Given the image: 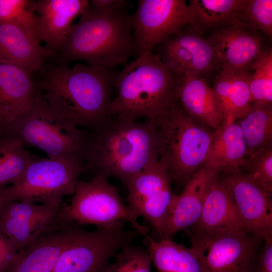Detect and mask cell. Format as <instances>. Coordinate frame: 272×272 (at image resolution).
<instances>
[{
    "instance_id": "obj_33",
    "label": "cell",
    "mask_w": 272,
    "mask_h": 272,
    "mask_svg": "<svg viewBox=\"0 0 272 272\" xmlns=\"http://www.w3.org/2000/svg\"><path fill=\"white\" fill-rule=\"evenodd\" d=\"M114 256V261L109 262L101 272H151L152 260L147 249L129 244Z\"/></svg>"
},
{
    "instance_id": "obj_30",
    "label": "cell",
    "mask_w": 272,
    "mask_h": 272,
    "mask_svg": "<svg viewBox=\"0 0 272 272\" xmlns=\"http://www.w3.org/2000/svg\"><path fill=\"white\" fill-rule=\"evenodd\" d=\"M32 0H0V25L15 26L41 43L39 17Z\"/></svg>"
},
{
    "instance_id": "obj_28",
    "label": "cell",
    "mask_w": 272,
    "mask_h": 272,
    "mask_svg": "<svg viewBox=\"0 0 272 272\" xmlns=\"http://www.w3.org/2000/svg\"><path fill=\"white\" fill-rule=\"evenodd\" d=\"M235 121L246 145V158L272 148V104L251 103L245 115Z\"/></svg>"
},
{
    "instance_id": "obj_38",
    "label": "cell",
    "mask_w": 272,
    "mask_h": 272,
    "mask_svg": "<svg viewBox=\"0 0 272 272\" xmlns=\"http://www.w3.org/2000/svg\"><path fill=\"white\" fill-rule=\"evenodd\" d=\"M3 186H0V195H1V189H2V188ZM0 199H1V197H0Z\"/></svg>"
},
{
    "instance_id": "obj_25",
    "label": "cell",
    "mask_w": 272,
    "mask_h": 272,
    "mask_svg": "<svg viewBox=\"0 0 272 272\" xmlns=\"http://www.w3.org/2000/svg\"><path fill=\"white\" fill-rule=\"evenodd\" d=\"M147 250L159 272H208L205 252L191 246L187 247L171 239L156 241L145 236Z\"/></svg>"
},
{
    "instance_id": "obj_14",
    "label": "cell",
    "mask_w": 272,
    "mask_h": 272,
    "mask_svg": "<svg viewBox=\"0 0 272 272\" xmlns=\"http://www.w3.org/2000/svg\"><path fill=\"white\" fill-rule=\"evenodd\" d=\"M240 230H245L221 172L208 189L198 221L186 231L191 246L205 252L219 237Z\"/></svg>"
},
{
    "instance_id": "obj_18",
    "label": "cell",
    "mask_w": 272,
    "mask_h": 272,
    "mask_svg": "<svg viewBox=\"0 0 272 272\" xmlns=\"http://www.w3.org/2000/svg\"><path fill=\"white\" fill-rule=\"evenodd\" d=\"M39 94L32 74L15 65L0 63V127L4 130L28 112Z\"/></svg>"
},
{
    "instance_id": "obj_5",
    "label": "cell",
    "mask_w": 272,
    "mask_h": 272,
    "mask_svg": "<svg viewBox=\"0 0 272 272\" xmlns=\"http://www.w3.org/2000/svg\"><path fill=\"white\" fill-rule=\"evenodd\" d=\"M154 121L159 162L169 172L172 183L184 187L205 166L215 130L191 116L177 100Z\"/></svg>"
},
{
    "instance_id": "obj_35",
    "label": "cell",
    "mask_w": 272,
    "mask_h": 272,
    "mask_svg": "<svg viewBox=\"0 0 272 272\" xmlns=\"http://www.w3.org/2000/svg\"><path fill=\"white\" fill-rule=\"evenodd\" d=\"M263 242L251 272H272V238Z\"/></svg>"
},
{
    "instance_id": "obj_10",
    "label": "cell",
    "mask_w": 272,
    "mask_h": 272,
    "mask_svg": "<svg viewBox=\"0 0 272 272\" xmlns=\"http://www.w3.org/2000/svg\"><path fill=\"white\" fill-rule=\"evenodd\" d=\"M131 23L139 56L191 27L192 18L184 0H139Z\"/></svg>"
},
{
    "instance_id": "obj_16",
    "label": "cell",
    "mask_w": 272,
    "mask_h": 272,
    "mask_svg": "<svg viewBox=\"0 0 272 272\" xmlns=\"http://www.w3.org/2000/svg\"><path fill=\"white\" fill-rule=\"evenodd\" d=\"M217 51L221 70L238 73L250 72L266 50L258 32L243 23L219 29L206 37Z\"/></svg>"
},
{
    "instance_id": "obj_29",
    "label": "cell",
    "mask_w": 272,
    "mask_h": 272,
    "mask_svg": "<svg viewBox=\"0 0 272 272\" xmlns=\"http://www.w3.org/2000/svg\"><path fill=\"white\" fill-rule=\"evenodd\" d=\"M37 157L16 137L3 131L0 134V186L18 181Z\"/></svg>"
},
{
    "instance_id": "obj_34",
    "label": "cell",
    "mask_w": 272,
    "mask_h": 272,
    "mask_svg": "<svg viewBox=\"0 0 272 272\" xmlns=\"http://www.w3.org/2000/svg\"><path fill=\"white\" fill-rule=\"evenodd\" d=\"M240 23L249 29L272 38V1L248 0L239 17Z\"/></svg>"
},
{
    "instance_id": "obj_8",
    "label": "cell",
    "mask_w": 272,
    "mask_h": 272,
    "mask_svg": "<svg viewBox=\"0 0 272 272\" xmlns=\"http://www.w3.org/2000/svg\"><path fill=\"white\" fill-rule=\"evenodd\" d=\"M84 166L68 161L37 157L21 178L2 187L1 198L61 208L63 198L73 195Z\"/></svg>"
},
{
    "instance_id": "obj_36",
    "label": "cell",
    "mask_w": 272,
    "mask_h": 272,
    "mask_svg": "<svg viewBox=\"0 0 272 272\" xmlns=\"http://www.w3.org/2000/svg\"><path fill=\"white\" fill-rule=\"evenodd\" d=\"M17 251L14 246L0 230V272H6Z\"/></svg>"
},
{
    "instance_id": "obj_32",
    "label": "cell",
    "mask_w": 272,
    "mask_h": 272,
    "mask_svg": "<svg viewBox=\"0 0 272 272\" xmlns=\"http://www.w3.org/2000/svg\"><path fill=\"white\" fill-rule=\"evenodd\" d=\"M240 171L269 195H272V148L247 157Z\"/></svg>"
},
{
    "instance_id": "obj_2",
    "label": "cell",
    "mask_w": 272,
    "mask_h": 272,
    "mask_svg": "<svg viewBox=\"0 0 272 272\" xmlns=\"http://www.w3.org/2000/svg\"><path fill=\"white\" fill-rule=\"evenodd\" d=\"M87 132L84 166L95 175L115 178L126 186L134 175L159 162L154 120L109 116Z\"/></svg>"
},
{
    "instance_id": "obj_22",
    "label": "cell",
    "mask_w": 272,
    "mask_h": 272,
    "mask_svg": "<svg viewBox=\"0 0 272 272\" xmlns=\"http://www.w3.org/2000/svg\"><path fill=\"white\" fill-rule=\"evenodd\" d=\"M73 224L46 233L16 252L6 272H52L61 251L69 242Z\"/></svg>"
},
{
    "instance_id": "obj_4",
    "label": "cell",
    "mask_w": 272,
    "mask_h": 272,
    "mask_svg": "<svg viewBox=\"0 0 272 272\" xmlns=\"http://www.w3.org/2000/svg\"><path fill=\"white\" fill-rule=\"evenodd\" d=\"M177 79L152 51L142 54L119 72L109 106L111 117L155 120L176 101Z\"/></svg>"
},
{
    "instance_id": "obj_37",
    "label": "cell",
    "mask_w": 272,
    "mask_h": 272,
    "mask_svg": "<svg viewBox=\"0 0 272 272\" xmlns=\"http://www.w3.org/2000/svg\"><path fill=\"white\" fill-rule=\"evenodd\" d=\"M118 0H93L90 2L92 6L100 8H107L114 5Z\"/></svg>"
},
{
    "instance_id": "obj_7",
    "label": "cell",
    "mask_w": 272,
    "mask_h": 272,
    "mask_svg": "<svg viewBox=\"0 0 272 272\" xmlns=\"http://www.w3.org/2000/svg\"><path fill=\"white\" fill-rule=\"evenodd\" d=\"M73 195L71 202L60 209L63 224H92L102 228L126 221L141 234L149 233V229L140 224L138 216L124 205L108 177L98 174L88 181L79 179Z\"/></svg>"
},
{
    "instance_id": "obj_19",
    "label": "cell",
    "mask_w": 272,
    "mask_h": 272,
    "mask_svg": "<svg viewBox=\"0 0 272 272\" xmlns=\"http://www.w3.org/2000/svg\"><path fill=\"white\" fill-rule=\"evenodd\" d=\"M221 171L204 166L177 195L167 218L163 239H171L178 232L192 227L201 214L206 196L212 182Z\"/></svg>"
},
{
    "instance_id": "obj_11",
    "label": "cell",
    "mask_w": 272,
    "mask_h": 272,
    "mask_svg": "<svg viewBox=\"0 0 272 272\" xmlns=\"http://www.w3.org/2000/svg\"><path fill=\"white\" fill-rule=\"evenodd\" d=\"M152 52L175 76L188 75L208 81L221 70L215 48L189 26L157 45Z\"/></svg>"
},
{
    "instance_id": "obj_6",
    "label": "cell",
    "mask_w": 272,
    "mask_h": 272,
    "mask_svg": "<svg viewBox=\"0 0 272 272\" xmlns=\"http://www.w3.org/2000/svg\"><path fill=\"white\" fill-rule=\"evenodd\" d=\"M48 158L84 166L88 132L55 113L39 92L30 110L4 130ZM85 167V166H84Z\"/></svg>"
},
{
    "instance_id": "obj_1",
    "label": "cell",
    "mask_w": 272,
    "mask_h": 272,
    "mask_svg": "<svg viewBox=\"0 0 272 272\" xmlns=\"http://www.w3.org/2000/svg\"><path fill=\"white\" fill-rule=\"evenodd\" d=\"M37 82L40 93L64 119L87 131L109 116L119 72L114 67L78 63L73 67L56 63L45 64Z\"/></svg>"
},
{
    "instance_id": "obj_24",
    "label": "cell",
    "mask_w": 272,
    "mask_h": 272,
    "mask_svg": "<svg viewBox=\"0 0 272 272\" xmlns=\"http://www.w3.org/2000/svg\"><path fill=\"white\" fill-rule=\"evenodd\" d=\"M246 156V147L239 125L230 118L223 119L215 130L206 166L223 173L240 171Z\"/></svg>"
},
{
    "instance_id": "obj_9",
    "label": "cell",
    "mask_w": 272,
    "mask_h": 272,
    "mask_svg": "<svg viewBox=\"0 0 272 272\" xmlns=\"http://www.w3.org/2000/svg\"><path fill=\"white\" fill-rule=\"evenodd\" d=\"M73 224L70 239L52 272H101L122 247L141 235L125 230L123 223L93 231Z\"/></svg>"
},
{
    "instance_id": "obj_17",
    "label": "cell",
    "mask_w": 272,
    "mask_h": 272,
    "mask_svg": "<svg viewBox=\"0 0 272 272\" xmlns=\"http://www.w3.org/2000/svg\"><path fill=\"white\" fill-rule=\"evenodd\" d=\"M262 241L244 230L219 237L205 256L208 272H251Z\"/></svg>"
},
{
    "instance_id": "obj_20",
    "label": "cell",
    "mask_w": 272,
    "mask_h": 272,
    "mask_svg": "<svg viewBox=\"0 0 272 272\" xmlns=\"http://www.w3.org/2000/svg\"><path fill=\"white\" fill-rule=\"evenodd\" d=\"M87 0H38L35 11L40 19L41 40L53 55L63 47L74 19L89 4Z\"/></svg>"
},
{
    "instance_id": "obj_15",
    "label": "cell",
    "mask_w": 272,
    "mask_h": 272,
    "mask_svg": "<svg viewBox=\"0 0 272 272\" xmlns=\"http://www.w3.org/2000/svg\"><path fill=\"white\" fill-rule=\"evenodd\" d=\"M222 174L246 232L262 241L272 238L271 196L240 171Z\"/></svg>"
},
{
    "instance_id": "obj_21",
    "label": "cell",
    "mask_w": 272,
    "mask_h": 272,
    "mask_svg": "<svg viewBox=\"0 0 272 272\" xmlns=\"http://www.w3.org/2000/svg\"><path fill=\"white\" fill-rule=\"evenodd\" d=\"M175 76L177 79L176 100L179 105L192 117L208 127L217 129L223 121V108L208 81L188 75Z\"/></svg>"
},
{
    "instance_id": "obj_23",
    "label": "cell",
    "mask_w": 272,
    "mask_h": 272,
    "mask_svg": "<svg viewBox=\"0 0 272 272\" xmlns=\"http://www.w3.org/2000/svg\"><path fill=\"white\" fill-rule=\"evenodd\" d=\"M52 55L20 28L0 25V63L15 65L33 74L40 71Z\"/></svg>"
},
{
    "instance_id": "obj_31",
    "label": "cell",
    "mask_w": 272,
    "mask_h": 272,
    "mask_svg": "<svg viewBox=\"0 0 272 272\" xmlns=\"http://www.w3.org/2000/svg\"><path fill=\"white\" fill-rule=\"evenodd\" d=\"M251 103L272 104V51L266 49L252 67Z\"/></svg>"
},
{
    "instance_id": "obj_12",
    "label": "cell",
    "mask_w": 272,
    "mask_h": 272,
    "mask_svg": "<svg viewBox=\"0 0 272 272\" xmlns=\"http://www.w3.org/2000/svg\"><path fill=\"white\" fill-rule=\"evenodd\" d=\"M166 169L159 162L134 175L128 182V207L138 216L143 217L163 238L169 214L177 196Z\"/></svg>"
},
{
    "instance_id": "obj_13",
    "label": "cell",
    "mask_w": 272,
    "mask_h": 272,
    "mask_svg": "<svg viewBox=\"0 0 272 272\" xmlns=\"http://www.w3.org/2000/svg\"><path fill=\"white\" fill-rule=\"evenodd\" d=\"M61 208L1 197L0 230L18 251L43 234L63 227Z\"/></svg>"
},
{
    "instance_id": "obj_27",
    "label": "cell",
    "mask_w": 272,
    "mask_h": 272,
    "mask_svg": "<svg viewBox=\"0 0 272 272\" xmlns=\"http://www.w3.org/2000/svg\"><path fill=\"white\" fill-rule=\"evenodd\" d=\"M251 76L250 71L233 73L221 70L214 78L213 88L222 104L223 119L236 121L247 112L251 104Z\"/></svg>"
},
{
    "instance_id": "obj_26",
    "label": "cell",
    "mask_w": 272,
    "mask_h": 272,
    "mask_svg": "<svg viewBox=\"0 0 272 272\" xmlns=\"http://www.w3.org/2000/svg\"><path fill=\"white\" fill-rule=\"evenodd\" d=\"M248 0H190L193 30L204 36L240 24L239 17Z\"/></svg>"
},
{
    "instance_id": "obj_3",
    "label": "cell",
    "mask_w": 272,
    "mask_h": 272,
    "mask_svg": "<svg viewBox=\"0 0 272 272\" xmlns=\"http://www.w3.org/2000/svg\"><path fill=\"white\" fill-rule=\"evenodd\" d=\"M130 1L118 0L100 8L89 4L73 25L58 52V61L69 64L84 61L88 64L114 67L138 57L129 10Z\"/></svg>"
}]
</instances>
